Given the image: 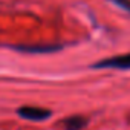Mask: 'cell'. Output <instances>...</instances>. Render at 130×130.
<instances>
[{"label": "cell", "instance_id": "obj_3", "mask_svg": "<svg viewBox=\"0 0 130 130\" xmlns=\"http://www.w3.org/2000/svg\"><path fill=\"white\" fill-rule=\"evenodd\" d=\"M61 124H63V127L66 128V130H81V128L86 127L87 118H84L81 115H74V116L66 118Z\"/></svg>", "mask_w": 130, "mask_h": 130}, {"label": "cell", "instance_id": "obj_2", "mask_svg": "<svg viewBox=\"0 0 130 130\" xmlns=\"http://www.w3.org/2000/svg\"><path fill=\"white\" fill-rule=\"evenodd\" d=\"M17 113L29 121H44L51 116V110L41 109V107H34V106H25L17 110Z\"/></svg>", "mask_w": 130, "mask_h": 130}, {"label": "cell", "instance_id": "obj_1", "mask_svg": "<svg viewBox=\"0 0 130 130\" xmlns=\"http://www.w3.org/2000/svg\"><path fill=\"white\" fill-rule=\"evenodd\" d=\"M93 68H112V69H130V52L122 55H115L96 61Z\"/></svg>", "mask_w": 130, "mask_h": 130}, {"label": "cell", "instance_id": "obj_5", "mask_svg": "<svg viewBox=\"0 0 130 130\" xmlns=\"http://www.w3.org/2000/svg\"><path fill=\"white\" fill-rule=\"evenodd\" d=\"M112 2L116 3L118 6H121L122 9H125V11L130 12V0H112Z\"/></svg>", "mask_w": 130, "mask_h": 130}, {"label": "cell", "instance_id": "obj_4", "mask_svg": "<svg viewBox=\"0 0 130 130\" xmlns=\"http://www.w3.org/2000/svg\"><path fill=\"white\" fill-rule=\"evenodd\" d=\"M17 49L26 52H51L58 49V46H17Z\"/></svg>", "mask_w": 130, "mask_h": 130}]
</instances>
